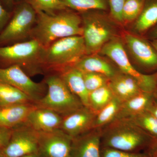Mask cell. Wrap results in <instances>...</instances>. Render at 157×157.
I'll use <instances>...</instances> for the list:
<instances>
[{
    "label": "cell",
    "mask_w": 157,
    "mask_h": 157,
    "mask_svg": "<svg viewBox=\"0 0 157 157\" xmlns=\"http://www.w3.org/2000/svg\"><path fill=\"white\" fill-rule=\"evenodd\" d=\"M151 45L157 51V39H155L151 42Z\"/></svg>",
    "instance_id": "74e56055"
},
{
    "label": "cell",
    "mask_w": 157,
    "mask_h": 157,
    "mask_svg": "<svg viewBox=\"0 0 157 157\" xmlns=\"http://www.w3.org/2000/svg\"><path fill=\"white\" fill-rule=\"evenodd\" d=\"M83 57L73 65L82 73H100L109 78L121 72L107 61L94 55Z\"/></svg>",
    "instance_id": "d6986e66"
},
{
    "label": "cell",
    "mask_w": 157,
    "mask_h": 157,
    "mask_svg": "<svg viewBox=\"0 0 157 157\" xmlns=\"http://www.w3.org/2000/svg\"><path fill=\"white\" fill-rule=\"evenodd\" d=\"M145 0H125L122 10L124 22H131L137 19L145 4Z\"/></svg>",
    "instance_id": "83f0119b"
},
{
    "label": "cell",
    "mask_w": 157,
    "mask_h": 157,
    "mask_svg": "<svg viewBox=\"0 0 157 157\" xmlns=\"http://www.w3.org/2000/svg\"><path fill=\"white\" fill-rule=\"evenodd\" d=\"M73 138L61 129L39 132L40 157H70Z\"/></svg>",
    "instance_id": "8fae6325"
},
{
    "label": "cell",
    "mask_w": 157,
    "mask_h": 157,
    "mask_svg": "<svg viewBox=\"0 0 157 157\" xmlns=\"http://www.w3.org/2000/svg\"><path fill=\"white\" fill-rule=\"evenodd\" d=\"M148 151L150 153L152 156H157V139L155 140Z\"/></svg>",
    "instance_id": "d590c367"
},
{
    "label": "cell",
    "mask_w": 157,
    "mask_h": 157,
    "mask_svg": "<svg viewBox=\"0 0 157 157\" xmlns=\"http://www.w3.org/2000/svg\"><path fill=\"white\" fill-rule=\"evenodd\" d=\"M12 129L0 127V151L7 145L11 137Z\"/></svg>",
    "instance_id": "1f68e13d"
},
{
    "label": "cell",
    "mask_w": 157,
    "mask_h": 157,
    "mask_svg": "<svg viewBox=\"0 0 157 157\" xmlns=\"http://www.w3.org/2000/svg\"><path fill=\"white\" fill-rule=\"evenodd\" d=\"M101 147L123 151H148L155 139L127 119H116L101 128Z\"/></svg>",
    "instance_id": "7a4b0ae2"
},
{
    "label": "cell",
    "mask_w": 157,
    "mask_h": 157,
    "mask_svg": "<svg viewBox=\"0 0 157 157\" xmlns=\"http://www.w3.org/2000/svg\"><path fill=\"white\" fill-rule=\"evenodd\" d=\"M37 15L36 11L28 2L16 4L9 22L0 32V46L21 42L31 36Z\"/></svg>",
    "instance_id": "8992f818"
},
{
    "label": "cell",
    "mask_w": 157,
    "mask_h": 157,
    "mask_svg": "<svg viewBox=\"0 0 157 157\" xmlns=\"http://www.w3.org/2000/svg\"><path fill=\"white\" fill-rule=\"evenodd\" d=\"M108 84L89 93V107L95 113L104 108L114 98Z\"/></svg>",
    "instance_id": "cb8c5ba5"
},
{
    "label": "cell",
    "mask_w": 157,
    "mask_h": 157,
    "mask_svg": "<svg viewBox=\"0 0 157 157\" xmlns=\"http://www.w3.org/2000/svg\"><path fill=\"white\" fill-rule=\"evenodd\" d=\"M14 2H15V5L17 3L21 2H28V0H14Z\"/></svg>",
    "instance_id": "ab89813d"
},
{
    "label": "cell",
    "mask_w": 157,
    "mask_h": 157,
    "mask_svg": "<svg viewBox=\"0 0 157 157\" xmlns=\"http://www.w3.org/2000/svg\"><path fill=\"white\" fill-rule=\"evenodd\" d=\"M11 14L12 13L8 12L5 9L0 1V32L2 31L9 22Z\"/></svg>",
    "instance_id": "d6a6232c"
},
{
    "label": "cell",
    "mask_w": 157,
    "mask_h": 157,
    "mask_svg": "<svg viewBox=\"0 0 157 157\" xmlns=\"http://www.w3.org/2000/svg\"><path fill=\"white\" fill-rule=\"evenodd\" d=\"M39 132L25 124L12 128L8 143L1 151L6 157L38 153Z\"/></svg>",
    "instance_id": "30bf717a"
},
{
    "label": "cell",
    "mask_w": 157,
    "mask_h": 157,
    "mask_svg": "<svg viewBox=\"0 0 157 157\" xmlns=\"http://www.w3.org/2000/svg\"><path fill=\"white\" fill-rule=\"evenodd\" d=\"M153 35L155 38V39H157V27L155 29L154 31Z\"/></svg>",
    "instance_id": "f35d334b"
},
{
    "label": "cell",
    "mask_w": 157,
    "mask_h": 157,
    "mask_svg": "<svg viewBox=\"0 0 157 157\" xmlns=\"http://www.w3.org/2000/svg\"><path fill=\"white\" fill-rule=\"evenodd\" d=\"M2 5L6 10L12 13L15 6L14 0H0Z\"/></svg>",
    "instance_id": "e575fe53"
},
{
    "label": "cell",
    "mask_w": 157,
    "mask_h": 157,
    "mask_svg": "<svg viewBox=\"0 0 157 157\" xmlns=\"http://www.w3.org/2000/svg\"><path fill=\"white\" fill-rule=\"evenodd\" d=\"M60 76L83 106L88 107L89 92L85 84L83 73L73 66H70L62 70Z\"/></svg>",
    "instance_id": "ac0fdd59"
},
{
    "label": "cell",
    "mask_w": 157,
    "mask_h": 157,
    "mask_svg": "<svg viewBox=\"0 0 157 157\" xmlns=\"http://www.w3.org/2000/svg\"><path fill=\"white\" fill-rule=\"evenodd\" d=\"M152 157H157V156H156V155L152 156Z\"/></svg>",
    "instance_id": "7bdbcfd3"
},
{
    "label": "cell",
    "mask_w": 157,
    "mask_h": 157,
    "mask_svg": "<svg viewBox=\"0 0 157 157\" xmlns=\"http://www.w3.org/2000/svg\"><path fill=\"white\" fill-rule=\"evenodd\" d=\"M144 132L157 139V119L147 110L127 119Z\"/></svg>",
    "instance_id": "d4e9b609"
},
{
    "label": "cell",
    "mask_w": 157,
    "mask_h": 157,
    "mask_svg": "<svg viewBox=\"0 0 157 157\" xmlns=\"http://www.w3.org/2000/svg\"><path fill=\"white\" fill-rule=\"evenodd\" d=\"M28 2L37 12L53 14L67 8L61 0H28Z\"/></svg>",
    "instance_id": "4316f807"
},
{
    "label": "cell",
    "mask_w": 157,
    "mask_h": 157,
    "mask_svg": "<svg viewBox=\"0 0 157 157\" xmlns=\"http://www.w3.org/2000/svg\"><path fill=\"white\" fill-rule=\"evenodd\" d=\"M86 55L82 36H73L55 41L45 48L42 61L44 66L62 70L73 66Z\"/></svg>",
    "instance_id": "5b68a950"
},
{
    "label": "cell",
    "mask_w": 157,
    "mask_h": 157,
    "mask_svg": "<svg viewBox=\"0 0 157 157\" xmlns=\"http://www.w3.org/2000/svg\"><path fill=\"white\" fill-rule=\"evenodd\" d=\"M154 95V93L142 92L128 101L123 102L115 120L129 118L146 111Z\"/></svg>",
    "instance_id": "ffe728a7"
},
{
    "label": "cell",
    "mask_w": 157,
    "mask_h": 157,
    "mask_svg": "<svg viewBox=\"0 0 157 157\" xmlns=\"http://www.w3.org/2000/svg\"><path fill=\"white\" fill-rule=\"evenodd\" d=\"M36 107L35 103L0 107V127L12 129L22 124Z\"/></svg>",
    "instance_id": "2e32d148"
},
{
    "label": "cell",
    "mask_w": 157,
    "mask_h": 157,
    "mask_svg": "<svg viewBox=\"0 0 157 157\" xmlns=\"http://www.w3.org/2000/svg\"><path fill=\"white\" fill-rule=\"evenodd\" d=\"M82 19L86 55L94 54L113 38V29L105 17L97 12H82Z\"/></svg>",
    "instance_id": "ba28073f"
},
{
    "label": "cell",
    "mask_w": 157,
    "mask_h": 157,
    "mask_svg": "<svg viewBox=\"0 0 157 157\" xmlns=\"http://www.w3.org/2000/svg\"><path fill=\"white\" fill-rule=\"evenodd\" d=\"M45 47L36 39L0 46V67L13 65L20 67L29 76L43 73Z\"/></svg>",
    "instance_id": "3957f363"
},
{
    "label": "cell",
    "mask_w": 157,
    "mask_h": 157,
    "mask_svg": "<svg viewBox=\"0 0 157 157\" xmlns=\"http://www.w3.org/2000/svg\"><path fill=\"white\" fill-rule=\"evenodd\" d=\"M101 52L115 63L121 72L134 78L142 91L155 93L157 84V71L148 74L139 72L130 62L119 39L113 38L104 45Z\"/></svg>",
    "instance_id": "52a82bcc"
},
{
    "label": "cell",
    "mask_w": 157,
    "mask_h": 157,
    "mask_svg": "<svg viewBox=\"0 0 157 157\" xmlns=\"http://www.w3.org/2000/svg\"><path fill=\"white\" fill-rule=\"evenodd\" d=\"M45 83L47 92L44 97L35 104L37 107L51 109L62 116L84 107L60 75L48 76Z\"/></svg>",
    "instance_id": "277c9868"
},
{
    "label": "cell",
    "mask_w": 157,
    "mask_h": 157,
    "mask_svg": "<svg viewBox=\"0 0 157 157\" xmlns=\"http://www.w3.org/2000/svg\"><path fill=\"white\" fill-rule=\"evenodd\" d=\"M157 23V0H145L143 10L136 19L135 28L143 33Z\"/></svg>",
    "instance_id": "7402d4cb"
},
{
    "label": "cell",
    "mask_w": 157,
    "mask_h": 157,
    "mask_svg": "<svg viewBox=\"0 0 157 157\" xmlns=\"http://www.w3.org/2000/svg\"><path fill=\"white\" fill-rule=\"evenodd\" d=\"M125 0H108L110 14L113 18L118 22H124L122 10Z\"/></svg>",
    "instance_id": "4dcf8cb0"
},
{
    "label": "cell",
    "mask_w": 157,
    "mask_h": 157,
    "mask_svg": "<svg viewBox=\"0 0 157 157\" xmlns=\"http://www.w3.org/2000/svg\"><path fill=\"white\" fill-rule=\"evenodd\" d=\"M85 84L89 93L108 84L109 79L106 76L95 73H83Z\"/></svg>",
    "instance_id": "f1b7e54d"
},
{
    "label": "cell",
    "mask_w": 157,
    "mask_h": 157,
    "mask_svg": "<svg viewBox=\"0 0 157 157\" xmlns=\"http://www.w3.org/2000/svg\"><path fill=\"white\" fill-rule=\"evenodd\" d=\"M101 157H152L148 151L132 152L101 147Z\"/></svg>",
    "instance_id": "f546056e"
},
{
    "label": "cell",
    "mask_w": 157,
    "mask_h": 157,
    "mask_svg": "<svg viewBox=\"0 0 157 157\" xmlns=\"http://www.w3.org/2000/svg\"><path fill=\"white\" fill-rule=\"evenodd\" d=\"M19 157H40V156L38 153H34L32 154L26 155Z\"/></svg>",
    "instance_id": "8d00e7d4"
},
{
    "label": "cell",
    "mask_w": 157,
    "mask_h": 157,
    "mask_svg": "<svg viewBox=\"0 0 157 157\" xmlns=\"http://www.w3.org/2000/svg\"><path fill=\"white\" fill-rule=\"evenodd\" d=\"M62 116L47 108L36 107L29 114L25 124L38 132H47L60 128Z\"/></svg>",
    "instance_id": "9a60e30c"
},
{
    "label": "cell",
    "mask_w": 157,
    "mask_h": 157,
    "mask_svg": "<svg viewBox=\"0 0 157 157\" xmlns=\"http://www.w3.org/2000/svg\"><path fill=\"white\" fill-rule=\"evenodd\" d=\"M67 8L85 12L92 10H106L107 0H61Z\"/></svg>",
    "instance_id": "484cf974"
},
{
    "label": "cell",
    "mask_w": 157,
    "mask_h": 157,
    "mask_svg": "<svg viewBox=\"0 0 157 157\" xmlns=\"http://www.w3.org/2000/svg\"><path fill=\"white\" fill-rule=\"evenodd\" d=\"M154 94H155V95L156 96H157V84L156 88Z\"/></svg>",
    "instance_id": "b9f144b4"
},
{
    "label": "cell",
    "mask_w": 157,
    "mask_h": 157,
    "mask_svg": "<svg viewBox=\"0 0 157 157\" xmlns=\"http://www.w3.org/2000/svg\"><path fill=\"white\" fill-rule=\"evenodd\" d=\"M121 101L114 97L112 100L96 113L93 128H101L116 118L121 105Z\"/></svg>",
    "instance_id": "603a6c76"
},
{
    "label": "cell",
    "mask_w": 157,
    "mask_h": 157,
    "mask_svg": "<svg viewBox=\"0 0 157 157\" xmlns=\"http://www.w3.org/2000/svg\"><path fill=\"white\" fill-rule=\"evenodd\" d=\"M0 157H6V156L3 154V153L1 151H0Z\"/></svg>",
    "instance_id": "60d3db41"
},
{
    "label": "cell",
    "mask_w": 157,
    "mask_h": 157,
    "mask_svg": "<svg viewBox=\"0 0 157 157\" xmlns=\"http://www.w3.org/2000/svg\"><path fill=\"white\" fill-rule=\"evenodd\" d=\"M101 128H94L73 138L70 157H101Z\"/></svg>",
    "instance_id": "5bb4252c"
},
{
    "label": "cell",
    "mask_w": 157,
    "mask_h": 157,
    "mask_svg": "<svg viewBox=\"0 0 157 157\" xmlns=\"http://www.w3.org/2000/svg\"><path fill=\"white\" fill-rule=\"evenodd\" d=\"M37 14L31 36L45 48L62 38L82 36V19L74 12L63 10L53 14L42 11Z\"/></svg>",
    "instance_id": "6da1fadb"
},
{
    "label": "cell",
    "mask_w": 157,
    "mask_h": 157,
    "mask_svg": "<svg viewBox=\"0 0 157 157\" xmlns=\"http://www.w3.org/2000/svg\"><path fill=\"white\" fill-rule=\"evenodd\" d=\"M0 84L8 85L20 90L35 104L43 98L47 92L45 83L33 81L28 74L17 65L0 67Z\"/></svg>",
    "instance_id": "9c48e42d"
},
{
    "label": "cell",
    "mask_w": 157,
    "mask_h": 157,
    "mask_svg": "<svg viewBox=\"0 0 157 157\" xmlns=\"http://www.w3.org/2000/svg\"><path fill=\"white\" fill-rule=\"evenodd\" d=\"M124 40L132 55L138 64L148 71L157 69V51L144 39L129 33Z\"/></svg>",
    "instance_id": "4fadbf2b"
},
{
    "label": "cell",
    "mask_w": 157,
    "mask_h": 157,
    "mask_svg": "<svg viewBox=\"0 0 157 157\" xmlns=\"http://www.w3.org/2000/svg\"><path fill=\"white\" fill-rule=\"evenodd\" d=\"M147 110L157 119V97L155 95Z\"/></svg>",
    "instance_id": "836d02e7"
},
{
    "label": "cell",
    "mask_w": 157,
    "mask_h": 157,
    "mask_svg": "<svg viewBox=\"0 0 157 157\" xmlns=\"http://www.w3.org/2000/svg\"><path fill=\"white\" fill-rule=\"evenodd\" d=\"M30 103L35 102L25 93L11 86L0 84V107Z\"/></svg>",
    "instance_id": "44dd1931"
},
{
    "label": "cell",
    "mask_w": 157,
    "mask_h": 157,
    "mask_svg": "<svg viewBox=\"0 0 157 157\" xmlns=\"http://www.w3.org/2000/svg\"><path fill=\"white\" fill-rule=\"evenodd\" d=\"M96 113L88 107H83L62 116L60 129L74 138L93 128Z\"/></svg>",
    "instance_id": "7c38bea8"
},
{
    "label": "cell",
    "mask_w": 157,
    "mask_h": 157,
    "mask_svg": "<svg viewBox=\"0 0 157 157\" xmlns=\"http://www.w3.org/2000/svg\"><path fill=\"white\" fill-rule=\"evenodd\" d=\"M108 85L114 97L122 103L143 92L134 78L121 72L110 78Z\"/></svg>",
    "instance_id": "e0dca14e"
}]
</instances>
